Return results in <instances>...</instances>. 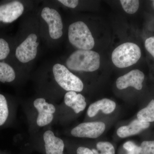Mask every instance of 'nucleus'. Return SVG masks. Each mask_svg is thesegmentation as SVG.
Wrapping results in <instances>:
<instances>
[{
	"label": "nucleus",
	"instance_id": "nucleus-13",
	"mask_svg": "<svg viewBox=\"0 0 154 154\" xmlns=\"http://www.w3.org/2000/svg\"><path fill=\"white\" fill-rule=\"evenodd\" d=\"M64 100L65 105L71 107L77 114L83 111L87 106L85 97L75 91H68L65 95Z\"/></svg>",
	"mask_w": 154,
	"mask_h": 154
},
{
	"label": "nucleus",
	"instance_id": "nucleus-21",
	"mask_svg": "<svg viewBox=\"0 0 154 154\" xmlns=\"http://www.w3.org/2000/svg\"><path fill=\"white\" fill-rule=\"evenodd\" d=\"M140 147V154H154V140L143 141Z\"/></svg>",
	"mask_w": 154,
	"mask_h": 154
},
{
	"label": "nucleus",
	"instance_id": "nucleus-9",
	"mask_svg": "<svg viewBox=\"0 0 154 154\" xmlns=\"http://www.w3.org/2000/svg\"><path fill=\"white\" fill-rule=\"evenodd\" d=\"M24 11L23 4L19 1H12L0 5V23H12L22 15Z\"/></svg>",
	"mask_w": 154,
	"mask_h": 154
},
{
	"label": "nucleus",
	"instance_id": "nucleus-23",
	"mask_svg": "<svg viewBox=\"0 0 154 154\" xmlns=\"http://www.w3.org/2000/svg\"><path fill=\"white\" fill-rule=\"evenodd\" d=\"M145 46L147 51L154 57V36L146 39Z\"/></svg>",
	"mask_w": 154,
	"mask_h": 154
},
{
	"label": "nucleus",
	"instance_id": "nucleus-24",
	"mask_svg": "<svg viewBox=\"0 0 154 154\" xmlns=\"http://www.w3.org/2000/svg\"><path fill=\"white\" fill-rule=\"evenodd\" d=\"M58 2L64 5L71 8H75L79 3V1L77 0H59Z\"/></svg>",
	"mask_w": 154,
	"mask_h": 154
},
{
	"label": "nucleus",
	"instance_id": "nucleus-5",
	"mask_svg": "<svg viewBox=\"0 0 154 154\" xmlns=\"http://www.w3.org/2000/svg\"><path fill=\"white\" fill-rule=\"evenodd\" d=\"M37 36L31 33L17 48L15 56L19 61L26 63L36 57L39 42H36Z\"/></svg>",
	"mask_w": 154,
	"mask_h": 154
},
{
	"label": "nucleus",
	"instance_id": "nucleus-16",
	"mask_svg": "<svg viewBox=\"0 0 154 154\" xmlns=\"http://www.w3.org/2000/svg\"><path fill=\"white\" fill-rule=\"evenodd\" d=\"M17 78L16 72L11 65L4 61H0V82H13Z\"/></svg>",
	"mask_w": 154,
	"mask_h": 154
},
{
	"label": "nucleus",
	"instance_id": "nucleus-20",
	"mask_svg": "<svg viewBox=\"0 0 154 154\" xmlns=\"http://www.w3.org/2000/svg\"><path fill=\"white\" fill-rule=\"evenodd\" d=\"M11 48L8 42L0 37V61L7 59L11 53Z\"/></svg>",
	"mask_w": 154,
	"mask_h": 154
},
{
	"label": "nucleus",
	"instance_id": "nucleus-8",
	"mask_svg": "<svg viewBox=\"0 0 154 154\" xmlns=\"http://www.w3.org/2000/svg\"><path fill=\"white\" fill-rule=\"evenodd\" d=\"M41 15L48 25L51 37L54 39L60 38L63 35V24L58 12L54 9L45 7L42 10Z\"/></svg>",
	"mask_w": 154,
	"mask_h": 154
},
{
	"label": "nucleus",
	"instance_id": "nucleus-22",
	"mask_svg": "<svg viewBox=\"0 0 154 154\" xmlns=\"http://www.w3.org/2000/svg\"><path fill=\"white\" fill-rule=\"evenodd\" d=\"M123 148L127 151L126 154H140V147L133 142L128 141L123 144Z\"/></svg>",
	"mask_w": 154,
	"mask_h": 154
},
{
	"label": "nucleus",
	"instance_id": "nucleus-6",
	"mask_svg": "<svg viewBox=\"0 0 154 154\" xmlns=\"http://www.w3.org/2000/svg\"><path fill=\"white\" fill-rule=\"evenodd\" d=\"M105 123L102 122H83L72 129L71 134L76 137L97 138L105 131Z\"/></svg>",
	"mask_w": 154,
	"mask_h": 154
},
{
	"label": "nucleus",
	"instance_id": "nucleus-27",
	"mask_svg": "<svg viewBox=\"0 0 154 154\" xmlns=\"http://www.w3.org/2000/svg\"><path fill=\"white\" fill-rule=\"evenodd\" d=\"M153 5V6L154 7V1H152Z\"/></svg>",
	"mask_w": 154,
	"mask_h": 154
},
{
	"label": "nucleus",
	"instance_id": "nucleus-18",
	"mask_svg": "<svg viewBox=\"0 0 154 154\" xmlns=\"http://www.w3.org/2000/svg\"><path fill=\"white\" fill-rule=\"evenodd\" d=\"M96 148L92 149L94 154H115L114 146L109 142H99L96 144Z\"/></svg>",
	"mask_w": 154,
	"mask_h": 154
},
{
	"label": "nucleus",
	"instance_id": "nucleus-14",
	"mask_svg": "<svg viewBox=\"0 0 154 154\" xmlns=\"http://www.w3.org/2000/svg\"><path fill=\"white\" fill-rule=\"evenodd\" d=\"M116 104L110 99H103L92 103L88 107L87 113L90 117H93L97 114L99 110L105 114H110L115 110Z\"/></svg>",
	"mask_w": 154,
	"mask_h": 154
},
{
	"label": "nucleus",
	"instance_id": "nucleus-11",
	"mask_svg": "<svg viewBox=\"0 0 154 154\" xmlns=\"http://www.w3.org/2000/svg\"><path fill=\"white\" fill-rule=\"evenodd\" d=\"M45 154H64L65 144L50 130L45 131L43 135Z\"/></svg>",
	"mask_w": 154,
	"mask_h": 154
},
{
	"label": "nucleus",
	"instance_id": "nucleus-17",
	"mask_svg": "<svg viewBox=\"0 0 154 154\" xmlns=\"http://www.w3.org/2000/svg\"><path fill=\"white\" fill-rule=\"evenodd\" d=\"M137 118L139 120L143 122H154V99L152 100L145 107L138 112Z\"/></svg>",
	"mask_w": 154,
	"mask_h": 154
},
{
	"label": "nucleus",
	"instance_id": "nucleus-3",
	"mask_svg": "<svg viewBox=\"0 0 154 154\" xmlns=\"http://www.w3.org/2000/svg\"><path fill=\"white\" fill-rule=\"evenodd\" d=\"M68 38L71 44L80 50H91L95 45L91 31L81 21L74 22L69 26Z\"/></svg>",
	"mask_w": 154,
	"mask_h": 154
},
{
	"label": "nucleus",
	"instance_id": "nucleus-2",
	"mask_svg": "<svg viewBox=\"0 0 154 154\" xmlns=\"http://www.w3.org/2000/svg\"><path fill=\"white\" fill-rule=\"evenodd\" d=\"M141 56V50L137 45L132 42H125L113 50L112 60L116 66L124 68L137 63Z\"/></svg>",
	"mask_w": 154,
	"mask_h": 154
},
{
	"label": "nucleus",
	"instance_id": "nucleus-26",
	"mask_svg": "<svg viewBox=\"0 0 154 154\" xmlns=\"http://www.w3.org/2000/svg\"><path fill=\"white\" fill-rule=\"evenodd\" d=\"M0 154H8L7 153L5 152L2 151L0 150Z\"/></svg>",
	"mask_w": 154,
	"mask_h": 154
},
{
	"label": "nucleus",
	"instance_id": "nucleus-10",
	"mask_svg": "<svg viewBox=\"0 0 154 154\" xmlns=\"http://www.w3.org/2000/svg\"><path fill=\"white\" fill-rule=\"evenodd\" d=\"M144 79L145 75L139 69L132 70L118 78L116 81V86L120 90L131 87L140 91L142 89Z\"/></svg>",
	"mask_w": 154,
	"mask_h": 154
},
{
	"label": "nucleus",
	"instance_id": "nucleus-12",
	"mask_svg": "<svg viewBox=\"0 0 154 154\" xmlns=\"http://www.w3.org/2000/svg\"><path fill=\"white\" fill-rule=\"evenodd\" d=\"M150 123L140 121L136 119L128 125L120 127L117 130V134L119 137L125 138L137 134L144 130L149 128Z\"/></svg>",
	"mask_w": 154,
	"mask_h": 154
},
{
	"label": "nucleus",
	"instance_id": "nucleus-19",
	"mask_svg": "<svg viewBox=\"0 0 154 154\" xmlns=\"http://www.w3.org/2000/svg\"><path fill=\"white\" fill-rule=\"evenodd\" d=\"M120 2L123 10L128 14H134L139 8V1L137 0H121Z\"/></svg>",
	"mask_w": 154,
	"mask_h": 154
},
{
	"label": "nucleus",
	"instance_id": "nucleus-1",
	"mask_svg": "<svg viewBox=\"0 0 154 154\" xmlns=\"http://www.w3.org/2000/svg\"><path fill=\"white\" fill-rule=\"evenodd\" d=\"M66 64L68 68L72 70L95 71L100 67V55L93 51L79 50L70 56Z\"/></svg>",
	"mask_w": 154,
	"mask_h": 154
},
{
	"label": "nucleus",
	"instance_id": "nucleus-25",
	"mask_svg": "<svg viewBox=\"0 0 154 154\" xmlns=\"http://www.w3.org/2000/svg\"><path fill=\"white\" fill-rule=\"evenodd\" d=\"M76 154H94L92 149L88 147L81 146L77 148L75 152Z\"/></svg>",
	"mask_w": 154,
	"mask_h": 154
},
{
	"label": "nucleus",
	"instance_id": "nucleus-7",
	"mask_svg": "<svg viewBox=\"0 0 154 154\" xmlns=\"http://www.w3.org/2000/svg\"><path fill=\"white\" fill-rule=\"evenodd\" d=\"M33 106L38 112L36 122L38 126L42 127L52 122L56 110L53 104L48 103L44 98H38L34 100Z\"/></svg>",
	"mask_w": 154,
	"mask_h": 154
},
{
	"label": "nucleus",
	"instance_id": "nucleus-4",
	"mask_svg": "<svg viewBox=\"0 0 154 154\" xmlns=\"http://www.w3.org/2000/svg\"><path fill=\"white\" fill-rule=\"evenodd\" d=\"M53 72L56 82L64 90L78 92L83 91L84 84L82 80L63 65L56 64L53 67Z\"/></svg>",
	"mask_w": 154,
	"mask_h": 154
},
{
	"label": "nucleus",
	"instance_id": "nucleus-15",
	"mask_svg": "<svg viewBox=\"0 0 154 154\" xmlns=\"http://www.w3.org/2000/svg\"><path fill=\"white\" fill-rule=\"evenodd\" d=\"M13 116V108L8 97L0 93V128L8 125Z\"/></svg>",
	"mask_w": 154,
	"mask_h": 154
}]
</instances>
